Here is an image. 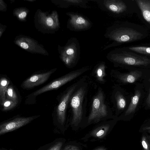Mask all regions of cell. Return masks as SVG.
<instances>
[{
  "instance_id": "cell-31",
  "label": "cell",
  "mask_w": 150,
  "mask_h": 150,
  "mask_svg": "<svg viewBox=\"0 0 150 150\" xmlns=\"http://www.w3.org/2000/svg\"><path fill=\"white\" fill-rule=\"evenodd\" d=\"M0 150H7V149H4V148H2V149H1ZM9 150H13L11 149H10Z\"/></svg>"
},
{
  "instance_id": "cell-1",
  "label": "cell",
  "mask_w": 150,
  "mask_h": 150,
  "mask_svg": "<svg viewBox=\"0 0 150 150\" xmlns=\"http://www.w3.org/2000/svg\"><path fill=\"white\" fill-rule=\"evenodd\" d=\"M86 78L73 94L69 104L71 110V124L78 125L82 121L86 112L87 95L88 84Z\"/></svg>"
},
{
  "instance_id": "cell-22",
  "label": "cell",
  "mask_w": 150,
  "mask_h": 150,
  "mask_svg": "<svg viewBox=\"0 0 150 150\" xmlns=\"http://www.w3.org/2000/svg\"><path fill=\"white\" fill-rule=\"evenodd\" d=\"M63 144L62 141L55 140L47 145L45 150H61Z\"/></svg>"
},
{
  "instance_id": "cell-30",
  "label": "cell",
  "mask_w": 150,
  "mask_h": 150,
  "mask_svg": "<svg viewBox=\"0 0 150 150\" xmlns=\"http://www.w3.org/2000/svg\"><path fill=\"white\" fill-rule=\"evenodd\" d=\"M144 129L147 130L148 132L150 133V126L149 127H146L143 128Z\"/></svg>"
},
{
  "instance_id": "cell-23",
  "label": "cell",
  "mask_w": 150,
  "mask_h": 150,
  "mask_svg": "<svg viewBox=\"0 0 150 150\" xmlns=\"http://www.w3.org/2000/svg\"><path fill=\"white\" fill-rule=\"evenodd\" d=\"M141 143L144 150H150V144L146 136H142Z\"/></svg>"
},
{
  "instance_id": "cell-11",
  "label": "cell",
  "mask_w": 150,
  "mask_h": 150,
  "mask_svg": "<svg viewBox=\"0 0 150 150\" xmlns=\"http://www.w3.org/2000/svg\"><path fill=\"white\" fill-rule=\"evenodd\" d=\"M54 72V71L33 75L25 80L22 83L21 87L25 89H30L43 83Z\"/></svg>"
},
{
  "instance_id": "cell-7",
  "label": "cell",
  "mask_w": 150,
  "mask_h": 150,
  "mask_svg": "<svg viewBox=\"0 0 150 150\" xmlns=\"http://www.w3.org/2000/svg\"><path fill=\"white\" fill-rule=\"evenodd\" d=\"M80 53L78 40L74 37L71 38L65 50L66 55L63 58V61L68 67L71 68L76 65L79 59Z\"/></svg>"
},
{
  "instance_id": "cell-6",
  "label": "cell",
  "mask_w": 150,
  "mask_h": 150,
  "mask_svg": "<svg viewBox=\"0 0 150 150\" xmlns=\"http://www.w3.org/2000/svg\"><path fill=\"white\" fill-rule=\"evenodd\" d=\"M85 78H83L74 83L68 88L64 92L57 106L56 110L57 120L60 125H63L65 123L67 107L73 94Z\"/></svg>"
},
{
  "instance_id": "cell-29",
  "label": "cell",
  "mask_w": 150,
  "mask_h": 150,
  "mask_svg": "<svg viewBox=\"0 0 150 150\" xmlns=\"http://www.w3.org/2000/svg\"><path fill=\"white\" fill-rule=\"evenodd\" d=\"M93 150H106V149L103 147H100L98 148L95 149Z\"/></svg>"
},
{
  "instance_id": "cell-12",
  "label": "cell",
  "mask_w": 150,
  "mask_h": 150,
  "mask_svg": "<svg viewBox=\"0 0 150 150\" xmlns=\"http://www.w3.org/2000/svg\"><path fill=\"white\" fill-rule=\"evenodd\" d=\"M110 75L112 79L123 83H132L136 81L142 75V73L137 70L125 74L120 73L114 70H111Z\"/></svg>"
},
{
  "instance_id": "cell-26",
  "label": "cell",
  "mask_w": 150,
  "mask_h": 150,
  "mask_svg": "<svg viewBox=\"0 0 150 150\" xmlns=\"http://www.w3.org/2000/svg\"><path fill=\"white\" fill-rule=\"evenodd\" d=\"M21 47L23 49H27L28 48V45L25 42H22L20 44Z\"/></svg>"
},
{
  "instance_id": "cell-24",
  "label": "cell",
  "mask_w": 150,
  "mask_h": 150,
  "mask_svg": "<svg viewBox=\"0 0 150 150\" xmlns=\"http://www.w3.org/2000/svg\"><path fill=\"white\" fill-rule=\"evenodd\" d=\"M63 150H80L77 146L73 145H68L65 146Z\"/></svg>"
},
{
  "instance_id": "cell-21",
  "label": "cell",
  "mask_w": 150,
  "mask_h": 150,
  "mask_svg": "<svg viewBox=\"0 0 150 150\" xmlns=\"http://www.w3.org/2000/svg\"><path fill=\"white\" fill-rule=\"evenodd\" d=\"M129 50L136 52L150 55V47L144 46H138L130 47Z\"/></svg>"
},
{
  "instance_id": "cell-4",
  "label": "cell",
  "mask_w": 150,
  "mask_h": 150,
  "mask_svg": "<svg viewBox=\"0 0 150 150\" xmlns=\"http://www.w3.org/2000/svg\"><path fill=\"white\" fill-rule=\"evenodd\" d=\"M105 95L101 88H99L93 96L91 110L87 118L88 123L96 122L112 116V111L106 101Z\"/></svg>"
},
{
  "instance_id": "cell-27",
  "label": "cell",
  "mask_w": 150,
  "mask_h": 150,
  "mask_svg": "<svg viewBox=\"0 0 150 150\" xmlns=\"http://www.w3.org/2000/svg\"><path fill=\"white\" fill-rule=\"evenodd\" d=\"M26 13L25 12H23L20 13L18 15V17L22 19L24 18L26 16Z\"/></svg>"
},
{
  "instance_id": "cell-14",
  "label": "cell",
  "mask_w": 150,
  "mask_h": 150,
  "mask_svg": "<svg viewBox=\"0 0 150 150\" xmlns=\"http://www.w3.org/2000/svg\"><path fill=\"white\" fill-rule=\"evenodd\" d=\"M106 68L105 62H101L97 64L93 69L91 75L98 83L104 84L106 82L105 77L106 76L105 71Z\"/></svg>"
},
{
  "instance_id": "cell-2",
  "label": "cell",
  "mask_w": 150,
  "mask_h": 150,
  "mask_svg": "<svg viewBox=\"0 0 150 150\" xmlns=\"http://www.w3.org/2000/svg\"><path fill=\"white\" fill-rule=\"evenodd\" d=\"M142 35L133 29L121 27L116 24L112 25L107 29L104 35L110 42L105 47L103 50L117 46L120 43L136 40Z\"/></svg>"
},
{
  "instance_id": "cell-19",
  "label": "cell",
  "mask_w": 150,
  "mask_h": 150,
  "mask_svg": "<svg viewBox=\"0 0 150 150\" xmlns=\"http://www.w3.org/2000/svg\"><path fill=\"white\" fill-rule=\"evenodd\" d=\"M7 98L12 100L17 103L18 99L17 95L13 87L11 85H9L6 93Z\"/></svg>"
},
{
  "instance_id": "cell-20",
  "label": "cell",
  "mask_w": 150,
  "mask_h": 150,
  "mask_svg": "<svg viewBox=\"0 0 150 150\" xmlns=\"http://www.w3.org/2000/svg\"><path fill=\"white\" fill-rule=\"evenodd\" d=\"M18 103L6 98L1 105L3 111H7L13 109L16 106Z\"/></svg>"
},
{
  "instance_id": "cell-10",
  "label": "cell",
  "mask_w": 150,
  "mask_h": 150,
  "mask_svg": "<svg viewBox=\"0 0 150 150\" xmlns=\"http://www.w3.org/2000/svg\"><path fill=\"white\" fill-rule=\"evenodd\" d=\"M96 1L99 7L112 14H119L125 11L127 9L125 3L120 0H97Z\"/></svg>"
},
{
  "instance_id": "cell-17",
  "label": "cell",
  "mask_w": 150,
  "mask_h": 150,
  "mask_svg": "<svg viewBox=\"0 0 150 150\" xmlns=\"http://www.w3.org/2000/svg\"><path fill=\"white\" fill-rule=\"evenodd\" d=\"M10 83V81L5 77H3L0 80V104L6 99V93Z\"/></svg>"
},
{
  "instance_id": "cell-18",
  "label": "cell",
  "mask_w": 150,
  "mask_h": 150,
  "mask_svg": "<svg viewBox=\"0 0 150 150\" xmlns=\"http://www.w3.org/2000/svg\"><path fill=\"white\" fill-rule=\"evenodd\" d=\"M110 128V125L108 124L103 125L93 130L91 135L98 138H102L106 135Z\"/></svg>"
},
{
  "instance_id": "cell-16",
  "label": "cell",
  "mask_w": 150,
  "mask_h": 150,
  "mask_svg": "<svg viewBox=\"0 0 150 150\" xmlns=\"http://www.w3.org/2000/svg\"><path fill=\"white\" fill-rule=\"evenodd\" d=\"M141 96V93L139 90L135 91L134 96L131 98V102L127 110L125 112V116L134 112L138 103Z\"/></svg>"
},
{
  "instance_id": "cell-3",
  "label": "cell",
  "mask_w": 150,
  "mask_h": 150,
  "mask_svg": "<svg viewBox=\"0 0 150 150\" xmlns=\"http://www.w3.org/2000/svg\"><path fill=\"white\" fill-rule=\"evenodd\" d=\"M108 60L112 63L115 67L123 65L146 66L150 64V59L145 57L115 49L110 51L106 55Z\"/></svg>"
},
{
  "instance_id": "cell-28",
  "label": "cell",
  "mask_w": 150,
  "mask_h": 150,
  "mask_svg": "<svg viewBox=\"0 0 150 150\" xmlns=\"http://www.w3.org/2000/svg\"><path fill=\"white\" fill-rule=\"evenodd\" d=\"M146 102L147 104L150 105V88L149 90V94L147 99Z\"/></svg>"
},
{
  "instance_id": "cell-15",
  "label": "cell",
  "mask_w": 150,
  "mask_h": 150,
  "mask_svg": "<svg viewBox=\"0 0 150 150\" xmlns=\"http://www.w3.org/2000/svg\"><path fill=\"white\" fill-rule=\"evenodd\" d=\"M136 1L142 12L144 18L150 24V1L137 0Z\"/></svg>"
},
{
  "instance_id": "cell-9",
  "label": "cell",
  "mask_w": 150,
  "mask_h": 150,
  "mask_svg": "<svg viewBox=\"0 0 150 150\" xmlns=\"http://www.w3.org/2000/svg\"><path fill=\"white\" fill-rule=\"evenodd\" d=\"M70 17L69 24L70 28L73 31H81L90 29L92 23L86 17L81 14L74 12L69 13Z\"/></svg>"
},
{
  "instance_id": "cell-25",
  "label": "cell",
  "mask_w": 150,
  "mask_h": 150,
  "mask_svg": "<svg viewBox=\"0 0 150 150\" xmlns=\"http://www.w3.org/2000/svg\"><path fill=\"white\" fill-rule=\"evenodd\" d=\"M47 23L49 26H51L53 24V20L50 18H48L47 20Z\"/></svg>"
},
{
  "instance_id": "cell-5",
  "label": "cell",
  "mask_w": 150,
  "mask_h": 150,
  "mask_svg": "<svg viewBox=\"0 0 150 150\" xmlns=\"http://www.w3.org/2000/svg\"><path fill=\"white\" fill-rule=\"evenodd\" d=\"M91 68V67L86 66L72 71L37 90L33 93V95L37 96L48 91L58 88L80 76Z\"/></svg>"
},
{
  "instance_id": "cell-8",
  "label": "cell",
  "mask_w": 150,
  "mask_h": 150,
  "mask_svg": "<svg viewBox=\"0 0 150 150\" xmlns=\"http://www.w3.org/2000/svg\"><path fill=\"white\" fill-rule=\"evenodd\" d=\"M39 116L18 117L3 122L0 125V135H1L24 126Z\"/></svg>"
},
{
  "instance_id": "cell-13",
  "label": "cell",
  "mask_w": 150,
  "mask_h": 150,
  "mask_svg": "<svg viewBox=\"0 0 150 150\" xmlns=\"http://www.w3.org/2000/svg\"><path fill=\"white\" fill-rule=\"evenodd\" d=\"M111 100L115 108L116 112L124 110L126 105V99L122 93L117 90L115 86L112 87Z\"/></svg>"
}]
</instances>
